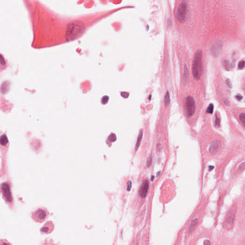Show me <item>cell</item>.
<instances>
[{"instance_id":"cell-13","label":"cell","mask_w":245,"mask_h":245,"mask_svg":"<svg viewBox=\"0 0 245 245\" xmlns=\"http://www.w3.org/2000/svg\"><path fill=\"white\" fill-rule=\"evenodd\" d=\"M183 80L186 83L189 80V72L187 67L186 65H184V72H183Z\"/></svg>"},{"instance_id":"cell-16","label":"cell","mask_w":245,"mask_h":245,"mask_svg":"<svg viewBox=\"0 0 245 245\" xmlns=\"http://www.w3.org/2000/svg\"><path fill=\"white\" fill-rule=\"evenodd\" d=\"M164 103L166 107H168L170 103V95L169 92H167L164 98Z\"/></svg>"},{"instance_id":"cell-3","label":"cell","mask_w":245,"mask_h":245,"mask_svg":"<svg viewBox=\"0 0 245 245\" xmlns=\"http://www.w3.org/2000/svg\"><path fill=\"white\" fill-rule=\"evenodd\" d=\"M187 12V5L185 1H182L179 4L176 12L177 19L180 22H183L186 18Z\"/></svg>"},{"instance_id":"cell-11","label":"cell","mask_w":245,"mask_h":245,"mask_svg":"<svg viewBox=\"0 0 245 245\" xmlns=\"http://www.w3.org/2000/svg\"><path fill=\"white\" fill-rule=\"evenodd\" d=\"M36 215L37 218H39V219H40V220H44L47 216L46 212L42 209L38 210L37 212H36Z\"/></svg>"},{"instance_id":"cell-29","label":"cell","mask_w":245,"mask_h":245,"mask_svg":"<svg viewBox=\"0 0 245 245\" xmlns=\"http://www.w3.org/2000/svg\"><path fill=\"white\" fill-rule=\"evenodd\" d=\"M204 245H210L211 243L209 240H205L204 241Z\"/></svg>"},{"instance_id":"cell-4","label":"cell","mask_w":245,"mask_h":245,"mask_svg":"<svg viewBox=\"0 0 245 245\" xmlns=\"http://www.w3.org/2000/svg\"><path fill=\"white\" fill-rule=\"evenodd\" d=\"M186 108L188 116H191L194 114L195 111L196 104L195 100L193 97L189 96L186 98Z\"/></svg>"},{"instance_id":"cell-19","label":"cell","mask_w":245,"mask_h":245,"mask_svg":"<svg viewBox=\"0 0 245 245\" xmlns=\"http://www.w3.org/2000/svg\"><path fill=\"white\" fill-rule=\"evenodd\" d=\"M213 108H214V106H213V104H212V103L210 104L209 105V106H208V108H207V113H208V114H212L213 112Z\"/></svg>"},{"instance_id":"cell-25","label":"cell","mask_w":245,"mask_h":245,"mask_svg":"<svg viewBox=\"0 0 245 245\" xmlns=\"http://www.w3.org/2000/svg\"><path fill=\"white\" fill-rule=\"evenodd\" d=\"M226 83L227 85L230 88H232V84L231 83V81H230L229 79L227 78V80H226Z\"/></svg>"},{"instance_id":"cell-15","label":"cell","mask_w":245,"mask_h":245,"mask_svg":"<svg viewBox=\"0 0 245 245\" xmlns=\"http://www.w3.org/2000/svg\"><path fill=\"white\" fill-rule=\"evenodd\" d=\"M142 136H143V131H142V130H141L140 132H139L138 136V140H137L136 146V151L138 150L139 146L140 145L141 141V140H142Z\"/></svg>"},{"instance_id":"cell-2","label":"cell","mask_w":245,"mask_h":245,"mask_svg":"<svg viewBox=\"0 0 245 245\" xmlns=\"http://www.w3.org/2000/svg\"><path fill=\"white\" fill-rule=\"evenodd\" d=\"M193 76L196 80H200L202 73V52L200 50L196 52L192 65Z\"/></svg>"},{"instance_id":"cell-1","label":"cell","mask_w":245,"mask_h":245,"mask_svg":"<svg viewBox=\"0 0 245 245\" xmlns=\"http://www.w3.org/2000/svg\"><path fill=\"white\" fill-rule=\"evenodd\" d=\"M85 26L80 21H74L69 23L67 26L66 38L67 41H72L78 39L84 33Z\"/></svg>"},{"instance_id":"cell-24","label":"cell","mask_w":245,"mask_h":245,"mask_svg":"<svg viewBox=\"0 0 245 245\" xmlns=\"http://www.w3.org/2000/svg\"><path fill=\"white\" fill-rule=\"evenodd\" d=\"M152 157L150 156V157H149V158H148V160H147V166L148 167H150V165H151V164L152 163Z\"/></svg>"},{"instance_id":"cell-21","label":"cell","mask_w":245,"mask_h":245,"mask_svg":"<svg viewBox=\"0 0 245 245\" xmlns=\"http://www.w3.org/2000/svg\"><path fill=\"white\" fill-rule=\"evenodd\" d=\"M109 97L108 96H103V98H102V103L103 105H105V103H107L108 102V100H109Z\"/></svg>"},{"instance_id":"cell-18","label":"cell","mask_w":245,"mask_h":245,"mask_svg":"<svg viewBox=\"0 0 245 245\" xmlns=\"http://www.w3.org/2000/svg\"><path fill=\"white\" fill-rule=\"evenodd\" d=\"M239 119L240 121L242 123V125L244 127H245V113H242L240 114L239 115Z\"/></svg>"},{"instance_id":"cell-22","label":"cell","mask_w":245,"mask_h":245,"mask_svg":"<svg viewBox=\"0 0 245 245\" xmlns=\"http://www.w3.org/2000/svg\"><path fill=\"white\" fill-rule=\"evenodd\" d=\"M245 67V61H241L238 64V68L240 70H242Z\"/></svg>"},{"instance_id":"cell-7","label":"cell","mask_w":245,"mask_h":245,"mask_svg":"<svg viewBox=\"0 0 245 245\" xmlns=\"http://www.w3.org/2000/svg\"><path fill=\"white\" fill-rule=\"evenodd\" d=\"M149 188V182L147 180L144 181L142 186L141 187L140 189L139 190V194L141 197L144 198L146 197L147 194L148 190Z\"/></svg>"},{"instance_id":"cell-9","label":"cell","mask_w":245,"mask_h":245,"mask_svg":"<svg viewBox=\"0 0 245 245\" xmlns=\"http://www.w3.org/2000/svg\"><path fill=\"white\" fill-rule=\"evenodd\" d=\"M8 65H7V61H6L4 57L0 54V74L3 72L4 70H6L7 69Z\"/></svg>"},{"instance_id":"cell-27","label":"cell","mask_w":245,"mask_h":245,"mask_svg":"<svg viewBox=\"0 0 245 245\" xmlns=\"http://www.w3.org/2000/svg\"><path fill=\"white\" fill-rule=\"evenodd\" d=\"M244 169H245V163L243 162L242 164H240V165L239 166V169L240 171H244Z\"/></svg>"},{"instance_id":"cell-17","label":"cell","mask_w":245,"mask_h":245,"mask_svg":"<svg viewBox=\"0 0 245 245\" xmlns=\"http://www.w3.org/2000/svg\"><path fill=\"white\" fill-rule=\"evenodd\" d=\"M220 125V119L217 114H215V126L216 127H219Z\"/></svg>"},{"instance_id":"cell-8","label":"cell","mask_w":245,"mask_h":245,"mask_svg":"<svg viewBox=\"0 0 245 245\" xmlns=\"http://www.w3.org/2000/svg\"><path fill=\"white\" fill-rule=\"evenodd\" d=\"M220 146V142L219 141H214L212 142L210 146L209 152L212 154H215L217 153Z\"/></svg>"},{"instance_id":"cell-32","label":"cell","mask_w":245,"mask_h":245,"mask_svg":"<svg viewBox=\"0 0 245 245\" xmlns=\"http://www.w3.org/2000/svg\"><path fill=\"white\" fill-rule=\"evenodd\" d=\"M154 176H152L151 178V181H153V180H154Z\"/></svg>"},{"instance_id":"cell-5","label":"cell","mask_w":245,"mask_h":245,"mask_svg":"<svg viewBox=\"0 0 245 245\" xmlns=\"http://www.w3.org/2000/svg\"><path fill=\"white\" fill-rule=\"evenodd\" d=\"M1 189L3 191V194L4 197H6V200L8 201L9 202H11L12 200V197L11 193L10 191V186L8 184L4 183L2 185Z\"/></svg>"},{"instance_id":"cell-31","label":"cell","mask_w":245,"mask_h":245,"mask_svg":"<svg viewBox=\"0 0 245 245\" xmlns=\"http://www.w3.org/2000/svg\"><path fill=\"white\" fill-rule=\"evenodd\" d=\"M161 173V172L160 171H159V172H158L157 174V177H158L160 176V174Z\"/></svg>"},{"instance_id":"cell-26","label":"cell","mask_w":245,"mask_h":245,"mask_svg":"<svg viewBox=\"0 0 245 245\" xmlns=\"http://www.w3.org/2000/svg\"><path fill=\"white\" fill-rule=\"evenodd\" d=\"M131 187H132V182L130 180H129V181H128L127 185V190L129 191L130 190H131Z\"/></svg>"},{"instance_id":"cell-20","label":"cell","mask_w":245,"mask_h":245,"mask_svg":"<svg viewBox=\"0 0 245 245\" xmlns=\"http://www.w3.org/2000/svg\"><path fill=\"white\" fill-rule=\"evenodd\" d=\"M116 137L114 134H111L108 138V140L110 142H114L116 140Z\"/></svg>"},{"instance_id":"cell-14","label":"cell","mask_w":245,"mask_h":245,"mask_svg":"<svg viewBox=\"0 0 245 245\" xmlns=\"http://www.w3.org/2000/svg\"><path fill=\"white\" fill-rule=\"evenodd\" d=\"M198 223V219H195L191 221V223L190 225V228H189V231L190 232H193L194 230V229L195 228L196 226H197V224Z\"/></svg>"},{"instance_id":"cell-10","label":"cell","mask_w":245,"mask_h":245,"mask_svg":"<svg viewBox=\"0 0 245 245\" xmlns=\"http://www.w3.org/2000/svg\"><path fill=\"white\" fill-rule=\"evenodd\" d=\"M235 217V211H231L227 216L226 221L227 226H231L233 224Z\"/></svg>"},{"instance_id":"cell-30","label":"cell","mask_w":245,"mask_h":245,"mask_svg":"<svg viewBox=\"0 0 245 245\" xmlns=\"http://www.w3.org/2000/svg\"><path fill=\"white\" fill-rule=\"evenodd\" d=\"M209 171H212V170H213V169H214V167H213V166H209Z\"/></svg>"},{"instance_id":"cell-28","label":"cell","mask_w":245,"mask_h":245,"mask_svg":"<svg viewBox=\"0 0 245 245\" xmlns=\"http://www.w3.org/2000/svg\"><path fill=\"white\" fill-rule=\"evenodd\" d=\"M235 98L237 99V100H242L243 99V96L242 95H240L239 94H238L237 95H236V96H235Z\"/></svg>"},{"instance_id":"cell-12","label":"cell","mask_w":245,"mask_h":245,"mask_svg":"<svg viewBox=\"0 0 245 245\" xmlns=\"http://www.w3.org/2000/svg\"><path fill=\"white\" fill-rule=\"evenodd\" d=\"M8 143V139L5 134L1 135L0 137V144L3 146H6Z\"/></svg>"},{"instance_id":"cell-6","label":"cell","mask_w":245,"mask_h":245,"mask_svg":"<svg viewBox=\"0 0 245 245\" xmlns=\"http://www.w3.org/2000/svg\"><path fill=\"white\" fill-rule=\"evenodd\" d=\"M222 48V43L219 42L215 43L211 48V52L213 55L215 56H217L221 52Z\"/></svg>"},{"instance_id":"cell-23","label":"cell","mask_w":245,"mask_h":245,"mask_svg":"<svg viewBox=\"0 0 245 245\" xmlns=\"http://www.w3.org/2000/svg\"><path fill=\"white\" fill-rule=\"evenodd\" d=\"M223 63H224V66L226 69L227 70H229V62L228 61H224L223 62Z\"/></svg>"}]
</instances>
